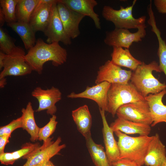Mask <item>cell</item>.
Instances as JSON below:
<instances>
[{"mask_svg":"<svg viewBox=\"0 0 166 166\" xmlns=\"http://www.w3.org/2000/svg\"><path fill=\"white\" fill-rule=\"evenodd\" d=\"M49 166H55L51 161L50 160Z\"/></svg>","mask_w":166,"mask_h":166,"instance_id":"obj_41","label":"cell"},{"mask_svg":"<svg viewBox=\"0 0 166 166\" xmlns=\"http://www.w3.org/2000/svg\"><path fill=\"white\" fill-rule=\"evenodd\" d=\"M114 132L119 131L126 134H138L147 135L151 131L150 125L117 118L109 125Z\"/></svg>","mask_w":166,"mask_h":166,"instance_id":"obj_20","label":"cell"},{"mask_svg":"<svg viewBox=\"0 0 166 166\" xmlns=\"http://www.w3.org/2000/svg\"><path fill=\"white\" fill-rule=\"evenodd\" d=\"M114 132L118 138L120 159L131 160L141 166L144 164V159L148 148L153 136L133 137L119 131Z\"/></svg>","mask_w":166,"mask_h":166,"instance_id":"obj_3","label":"cell"},{"mask_svg":"<svg viewBox=\"0 0 166 166\" xmlns=\"http://www.w3.org/2000/svg\"><path fill=\"white\" fill-rule=\"evenodd\" d=\"M87 147L96 166H110L104 147L95 143L91 135L85 138Z\"/></svg>","mask_w":166,"mask_h":166,"instance_id":"obj_26","label":"cell"},{"mask_svg":"<svg viewBox=\"0 0 166 166\" xmlns=\"http://www.w3.org/2000/svg\"><path fill=\"white\" fill-rule=\"evenodd\" d=\"M163 166H166V161L165 162Z\"/></svg>","mask_w":166,"mask_h":166,"instance_id":"obj_42","label":"cell"},{"mask_svg":"<svg viewBox=\"0 0 166 166\" xmlns=\"http://www.w3.org/2000/svg\"><path fill=\"white\" fill-rule=\"evenodd\" d=\"M50 160L46 162L41 166H49Z\"/></svg>","mask_w":166,"mask_h":166,"instance_id":"obj_40","label":"cell"},{"mask_svg":"<svg viewBox=\"0 0 166 166\" xmlns=\"http://www.w3.org/2000/svg\"><path fill=\"white\" fill-rule=\"evenodd\" d=\"M57 117L53 115L50 118L49 122L44 126L40 128L38 133V140L43 141L44 146H46L53 141V138H50V136L53 133L56 129L57 125L58 123L56 121Z\"/></svg>","mask_w":166,"mask_h":166,"instance_id":"obj_29","label":"cell"},{"mask_svg":"<svg viewBox=\"0 0 166 166\" xmlns=\"http://www.w3.org/2000/svg\"><path fill=\"white\" fill-rule=\"evenodd\" d=\"M166 94V89L155 94H149L144 97L148 105L152 120V126L161 122L166 123V105L162 99Z\"/></svg>","mask_w":166,"mask_h":166,"instance_id":"obj_19","label":"cell"},{"mask_svg":"<svg viewBox=\"0 0 166 166\" xmlns=\"http://www.w3.org/2000/svg\"><path fill=\"white\" fill-rule=\"evenodd\" d=\"M6 54L0 51V70L3 68V61Z\"/></svg>","mask_w":166,"mask_h":166,"instance_id":"obj_37","label":"cell"},{"mask_svg":"<svg viewBox=\"0 0 166 166\" xmlns=\"http://www.w3.org/2000/svg\"><path fill=\"white\" fill-rule=\"evenodd\" d=\"M22 128L26 130L30 136V140L32 142L38 140V133L40 128L37 124L34 117V110L32 103L29 102L26 108L21 110Z\"/></svg>","mask_w":166,"mask_h":166,"instance_id":"obj_25","label":"cell"},{"mask_svg":"<svg viewBox=\"0 0 166 166\" xmlns=\"http://www.w3.org/2000/svg\"><path fill=\"white\" fill-rule=\"evenodd\" d=\"M153 2L159 13L166 14V0H154Z\"/></svg>","mask_w":166,"mask_h":166,"instance_id":"obj_35","label":"cell"},{"mask_svg":"<svg viewBox=\"0 0 166 166\" xmlns=\"http://www.w3.org/2000/svg\"><path fill=\"white\" fill-rule=\"evenodd\" d=\"M66 50L58 42L46 43L41 38L36 40L35 45L29 50L25 56V59L32 71L41 74L44 64L51 61L55 66L61 65L67 60Z\"/></svg>","mask_w":166,"mask_h":166,"instance_id":"obj_1","label":"cell"},{"mask_svg":"<svg viewBox=\"0 0 166 166\" xmlns=\"http://www.w3.org/2000/svg\"><path fill=\"white\" fill-rule=\"evenodd\" d=\"M72 116L78 131L85 138L91 136L92 117L88 106L85 105L73 110Z\"/></svg>","mask_w":166,"mask_h":166,"instance_id":"obj_22","label":"cell"},{"mask_svg":"<svg viewBox=\"0 0 166 166\" xmlns=\"http://www.w3.org/2000/svg\"><path fill=\"white\" fill-rule=\"evenodd\" d=\"M146 27L140 28L135 33H131L128 29L115 28L106 32L104 43L110 46L129 49L133 42L142 41L146 35Z\"/></svg>","mask_w":166,"mask_h":166,"instance_id":"obj_6","label":"cell"},{"mask_svg":"<svg viewBox=\"0 0 166 166\" xmlns=\"http://www.w3.org/2000/svg\"><path fill=\"white\" fill-rule=\"evenodd\" d=\"M53 4L46 3L42 0H40L29 22L31 26L35 32L41 31L44 33L45 31L50 20Z\"/></svg>","mask_w":166,"mask_h":166,"instance_id":"obj_17","label":"cell"},{"mask_svg":"<svg viewBox=\"0 0 166 166\" xmlns=\"http://www.w3.org/2000/svg\"><path fill=\"white\" fill-rule=\"evenodd\" d=\"M40 0H18L16 8L17 22L29 23L31 15Z\"/></svg>","mask_w":166,"mask_h":166,"instance_id":"obj_27","label":"cell"},{"mask_svg":"<svg viewBox=\"0 0 166 166\" xmlns=\"http://www.w3.org/2000/svg\"><path fill=\"white\" fill-rule=\"evenodd\" d=\"M25 55L6 54L3 61V69L0 73V79L8 76H22L30 74L32 70L25 60Z\"/></svg>","mask_w":166,"mask_h":166,"instance_id":"obj_14","label":"cell"},{"mask_svg":"<svg viewBox=\"0 0 166 166\" xmlns=\"http://www.w3.org/2000/svg\"><path fill=\"white\" fill-rule=\"evenodd\" d=\"M22 128L21 117L13 120L8 124L0 128V136L5 135H11L15 130Z\"/></svg>","mask_w":166,"mask_h":166,"instance_id":"obj_32","label":"cell"},{"mask_svg":"<svg viewBox=\"0 0 166 166\" xmlns=\"http://www.w3.org/2000/svg\"><path fill=\"white\" fill-rule=\"evenodd\" d=\"M61 138L58 137L45 146L42 145L27 159L22 166H41L54 156L58 154L61 150L65 148V144H60Z\"/></svg>","mask_w":166,"mask_h":166,"instance_id":"obj_13","label":"cell"},{"mask_svg":"<svg viewBox=\"0 0 166 166\" xmlns=\"http://www.w3.org/2000/svg\"><path fill=\"white\" fill-rule=\"evenodd\" d=\"M111 54V60L115 65L128 68L132 71L135 70L142 62L134 57L129 49L114 47Z\"/></svg>","mask_w":166,"mask_h":166,"instance_id":"obj_23","label":"cell"},{"mask_svg":"<svg viewBox=\"0 0 166 166\" xmlns=\"http://www.w3.org/2000/svg\"><path fill=\"white\" fill-rule=\"evenodd\" d=\"M111 166H142L136 162L129 160L120 159L113 163Z\"/></svg>","mask_w":166,"mask_h":166,"instance_id":"obj_34","label":"cell"},{"mask_svg":"<svg viewBox=\"0 0 166 166\" xmlns=\"http://www.w3.org/2000/svg\"><path fill=\"white\" fill-rule=\"evenodd\" d=\"M136 2V0H134L131 5L125 8L120 6L118 10L109 6H105L102 11V16L106 20L112 22L116 28L138 30L147 26L145 16L135 18L133 15V9Z\"/></svg>","mask_w":166,"mask_h":166,"instance_id":"obj_4","label":"cell"},{"mask_svg":"<svg viewBox=\"0 0 166 166\" xmlns=\"http://www.w3.org/2000/svg\"><path fill=\"white\" fill-rule=\"evenodd\" d=\"M153 71L161 72L159 64L155 61L148 64L142 62L132 72L130 83L144 97L166 89V84L161 82L154 77Z\"/></svg>","mask_w":166,"mask_h":166,"instance_id":"obj_2","label":"cell"},{"mask_svg":"<svg viewBox=\"0 0 166 166\" xmlns=\"http://www.w3.org/2000/svg\"><path fill=\"white\" fill-rule=\"evenodd\" d=\"M6 84V80L5 77L0 79V87L3 88Z\"/></svg>","mask_w":166,"mask_h":166,"instance_id":"obj_39","label":"cell"},{"mask_svg":"<svg viewBox=\"0 0 166 166\" xmlns=\"http://www.w3.org/2000/svg\"><path fill=\"white\" fill-rule=\"evenodd\" d=\"M11 135H5L0 136V154L4 152V149L6 145L9 142V138Z\"/></svg>","mask_w":166,"mask_h":166,"instance_id":"obj_36","label":"cell"},{"mask_svg":"<svg viewBox=\"0 0 166 166\" xmlns=\"http://www.w3.org/2000/svg\"><path fill=\"white\" fill-rule=\"evenodd\" d=\"M111 85V83L107 82H103L91 87L88 86L82 92L79 93L72 92L67 97L70 98H84L92 100L97 103L99 108L108 112V94Z\"/></svg>","mask_w":166,"mask_h":166,"instance_id":"obj_10","label":"cell"},{"mask_svg":"<svg viewBox=\"0 0 166 166\" xmlns=\"http://www.w3.org/2000/svg\"><path fill=\"white\" fill-rule=\"evenodd\" d=\"M132 72L131 70L122 69L108 60L99 67L95 83L96 84L106 81L111 84H127L130 80Z\"/></svg>","mask_w":166,"mask_h":166,"instance_id":"obj_8","label":"cell"},{"mask_svg":"<svg viewBox=\"0 0 166 166\" xmlns=\"http://www.w3.org/2000/svg\"><path fill=\"white\" fill-rule=\"evenodd\" d=\"M5 22V16L0 8V27H2Z\"/></svg>","mask_w":166,"mask_h":166,"instance_id":"obj_38","label":"cell"},{"mask_svg":"<svg viewBox=\"0 0 166 166\" xmlns=\"http://www.w3.org/2000/svg\"><path fill=\"white\" fill-rule=\"evenodd\" d=\"M0 51L8 55L26 54L24 49L15 45L6 30L2 27H0Z\"/></svg>","mask_w":166,"mask_h":166,"instance_id":"obj_28","label":"cell"},{"mask_svg":"<svg viewBox=\"0 0 166 166\" xmlns=\"http://www.w3.org/2000/svg\"><path fill=\"white\" fill-rule=\"evenodd\" d=\"M18 0H0V6L7 23L17 22L16 8Z\"/></svg>","mask_w":166,"mask_h":166,"instance_id":"obj_30","label":"cell"},{"mask_svg":"<svg viewBox=\"0 0 166 166\" xmlns=\"http://www.w3.org/2000/svg\"><path fill=\"white\" fill-rule=\"evenodd\" d=\"M108 112L113 117L118 109L124 104L144 100V98L130 83H112L108 94Z\"/></svg>","mask_w":166,"mask_h":166,"instance_id":"obj_5","label":"cell"},{"mask_svg":"<svg viewBox=\"0 0 166 166\" xmlns=\"http://www.w3.org/2000/svg\"><path fill=\"white\" fill-rule=\"evenodd\" d=\"M7 26L11 28L21 39L26 49H30L35 45V33L29 23L15 22L7 23Z\"/></svg>","mask_w":166,"mask_h":166,"instance_id":"obj_24","label":"cell"},{"mask_svg":"<svg viewBox=\"0 0 166 166\" xmlns=\"http://www.w3.org/2000/svg\"><path fill=\"white\" fill-rule=\"evenodd\" d=\"M101 117L103 128L102 132L105 152L110 166L120 159V151L117 142L113 135L114 132L108 124L106 118L105 111L99 108Z\"/></svg>","mask_w":166,"mask_h":166,"instance_id":"obj_15","label":"cell"},{"mask_svg":"<svg viewBox=\"0 0 166 166\" xmlns=\"http://www.w3.org/2000/svg\"><path fill=\"white\" fill-rule=\"evenodd\" d=\"M0 161L2 164L8 165H13L15 161L14 159L12 152H4L0 154Z\"/></svg>","mask_w":166,"mask_h":166,"instance_id":"obj_33","label":"cell"},{"mask_svg":"<svg viewBox=\"0 0 166 166\" xmlns=\"http://www.w3.org/2000/svg\"><path fill=\"white\" fill-rule=\"evenodd\" d=\"M41 146L38 143H32L28 142L25 143L22 145L21 149L12 152L14 160L16 161L21 158L26 159L38 149Z\"/></svg>","mask_w":166,"mask_h":166,"instance_id":"obj_31","label":"cell"},{"mask_svg":"<svg viewBox=\"0 0 166 166\" xmlns=\"http://www.w3.org/2000/svg\"><path fill=\"white\" fill-rule=\"evenodd\" d=\"M147 10L149 17L148 23L151 26L152 31L156 34L158 40L157 53L159 58V68L161 72H163L166 76V43L161 38V32L157 26L151 0L147 6Z\"/></svg>","mask_w":166,"mask_h":166,"instance_id":"obj_21","label":"cell"},{"mask_svg":"<svg viewBox=\"0 0 166 166\" xmlns=\"http://www.w3.org/2000/svg\"><path fill=\"white\" fill-rule=\"evenodd\" d=\"M166 161L165 146L156 133L150 142L144 159L147 166H163Z\"/></svg>","mask_w":166,"mask_h":166,"instance_id":"obj_16","label":"cell"},{"mask_svg":"<svg viewBox=\"0 0 166 166\" xmlns=\"http://www.w3.org/2000/svg\"><path fill=\"white\" fill-rule=\"evenodd\" d=\"M116 115L118 118L134 122L149 125L152 123L149 107L145 100L121 106Z\"/></svg>","mask_w":166,"mask_h":166,"instance_id":"obj_7","label":"cell"},{"mask_svg":"<svg viewBox=\"0 0 166 166\" xmlns=\"http://www.w3.org/2000/svg\"><path fill=\"white\" fill-rule=\"evenodd\" d=\"M57 6L61 20L67 34L71 39L77 38L80 34L79 25L85 17L67 8L59 0Z\"/></svg>","mask_w":166,"mask_h":166,"instance_id":"obj_12","label":"cell"},{"mask_svg":"<svg viewBox=\"0 0 166 166\" xmlns=\"http://www.w3.org/2000/svg\"><path fill=\"white\" fill-rule=\"evenodd\" d=\"M62 2L69 9L90 18L97 29L101 28L99 15L96 13L94 7L97 5L95 0H61Z\"/></svg>","mask_w":166,"mask_h":166,"instance_id":"obj_18","label":"cell"},{"mask_svg":"<svg viewBox=\"0 0 166 166\" xmlns=\"http://www.w3.org/2000/svg\"><path fill=\"white\" fill-rule=\"evenodd\" d=\"M57 3L52 6L50 20L44 33L47 37L46 42L48 43L61 42L65 45H69L72 43L71 38L65 30L58 11Z\"/></svg>","mask_w":166,"mask_h":166,"instance_id":"obj_11","label":"cell"},{"mask_svg":"<svg viewBox=\"0 0 166 166\" xmlns=\"http://www.w3.org/2000/svg\"><path fill=\"white\" fill-rule=\"evenodd\" d=\"M31 95L39 103L36 111L39 112L46 110L47 113L52 116L57 112L56 104L61 100L62 94L59 89L54 86L46 89L37 87L32 92Z\"/></svg>","mask_w":166,"mask_h":166,"instance_id":"obj_9","label":"cell"}]
</instances>
